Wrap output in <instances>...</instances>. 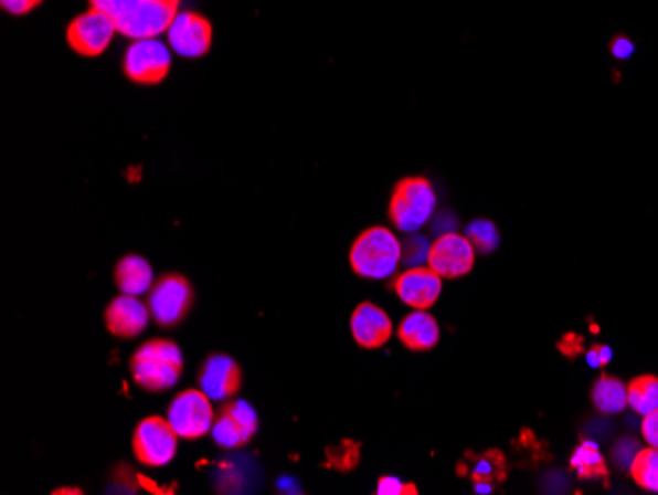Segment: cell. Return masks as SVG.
Returning a JSON list of instances; mask_svg holds the SVG:
<instances>
[{
    "mask_svg": "<svg viewBox=\"0 0 658 495\" xmlns=\"http://www.w3.org/2000/svg\"><path fill=\"white\" fill-rule=\"evenodd\" d=\"M595 409L604 414H619L627 409V387L617 377L604 376L595 381L592 389Z\"/></svg>",
    "mask_w": 658,
    "mask_h": 495,
    "instance_id": "19",
    "label": "cell"
},
{
    "mask_svg": "<svg viewBox=\"0 0 658 495\" xmlns=\"http://www.w3.org/2000/svg\"><path fill=\"white\" fill-rule=\"evenodd\" d=\"M633 46L632 42L627 40V38H617L615 42L612 44V52L615 57H619V60H627V57H632Z\"/></svg>",
    "mask_w": 658,
    "mask_h": 495,
    "instance_id": "31",
    "label": "cell"
},
{
    "mask_svg": "<svg viewBox=\"0 0 658 495\" xmlns=\"http://www.w3.org/2000/svg\"><path fill=\"white\" fill-rule=\"evenodd\" d=\"M193 304V288L185 276L168 273L148 291V308L158 326L174 328L188 316Z\"/></svg>",
    "mask_w": 658,
    "mask_h": 495,
    "instance_id": "5",
    "label": "cell"
},
{
    "mask_svg": "<svg viewBox=\"0 0 658 495\" xmlns=\"http://www.w3.org/2000/svg\"><path fill=\"white\" fill-rule=\"evenodd\" d=\"M351 334L361 348H383L393 336V320L373 303H361L351 316Z\"/></svg>",
    "mask_w": 658,
    "mask_h": 495,
    "instance_id": "16",
    "label": "cell"
},
{
    "mask_svg": "<svg viewBox=\"0 0 658 495\" xmlns=\"http://www.w3.org/2000/svg\"><path fill=\"white\" fill-rule=\"evenodd\" d=\"M432 243L424 235H411L403 241V263L404 268H412V266H422L428 263L431 257Z\"/></svg>",
    "mask_w": 658,
    "mask_h": 495,
    "instance_id": "24",
    "label": "cell"
},
{
    "mask_svg": "<svg viewBox=\"0 0 658 495\" xmlns=\"http://www.w3.org/2000/svg\"><path fill=\"white\" fill-rule=\"evenodd\" d=\"M258 429L255 409L247 401H229L215 417L211 436L221 449H238L255 436Z\"/></svg>",
    "mask_w": 658,
    "mask_h": 495,
    "instance_id": "10",
    "label": "cell"
},
{
    "mask_svg": "<svg viewBox=\"0 0 658 495\" xmlns=\"http://www.w3.org/2000/svg\"><path fill=\"white\" fill-rule=\"evenodd\" d=\"M150 318L152 314L148 304L140 303L138 296L130 294H120L105 308V326L115 338H137L147 330Z\"/></svg>",
    "mask_w": 658,
    "mask_h": 495,
    "instance_id": "15",
    "label": "cell"
},
{
    "mask_svg": "<svg viewBox=\"0 0 658 495\" xmlns=\"http://www.w3.org/2000/svg\"><path fill=\"white\" fill-rule=\"evenodd\" d=\"M401 257L403 243L383 225L363 231L349 251L353 273L371 281H383L393 275L396 266L401 265Z\"/></svg>",
    "mask_w": 658,
    "mask_h": 495,
    "instance_id": "3",
    "label": "cell"
},
{
    "mask_svg": "<svg viewBox=\"0 0 658 495\" xmlns=\"http://www.w3.org/2000/svg\"><path fill=\"white\" fill-rule=\"evenodd\" d=\"M613 351L612 348H607V346H594V348L587 351V366L590 367H604L612 361Z\"/></svg>",
    "mask_w": 658,
    "mask_h": 495,
    "instance_id": "30",
    "label": "cell"
},
{
    "mask_svg": "<svg viewBox=\"0 0 658 495\" xmlns=\"http://www.w3.org/2000/svg\"><path fill=\"white\" fill-rule=\"evenodd\" d=\"M55 494H82L79 489H57Z\"/></svg>",
    "mask_w": 658,
    "mask_h": 495,
    "instance_id": "33",
    "label": "cell"
},
{
    "mask_svg": "<svg viewBox=\"0 0 658 495\" xmlns=\"http://www.w3.org/2000/svg\"><path fill=\"white\" fill-rule=\"evenodd\" d=\"M115 283L119 286L120 294L140 296L155 285V271L147 259L127 255L115 266Z\"/></svg>",
    "mask_w": 658,
    "mask_h": 495,
    "instance_id": "18",
    "label": "cell"
},
{
    "mask_svg": "<svg viewBox=\"0 0 658 495\" xmlns=\"http://www.w3.org/2000/svg\"><path fill=\"white\" fill-rule=\"evenodd\" d=\"M117 32V24L109 14L92 9L72 20L67 28V44L79 55L97 57L110 46Z\"/></svg>",
    "mask_w": 658,
    "mask_h": 495,
    "instance_id": "9",
    "label": "cell"
},
{
    "mask_svg": "<svg viewBox=\"0 0 658 495\" xmlns=\"http://www.w3.org/2000/svg\"><path fill=\"white\" fill-rule=\"evenodd\" d=\"M476 265V249L466 235L444 233L432 243L428 266L442 278H461L469 275Z\"/></svg>",
    "mask_w": 658,
    "mask_h": 495,
    "instance_id": "11",
    "label": "cell"
},
{
    "mask_svg": "<svg viewBox=\"0 0 658 495\" xmlns=\"http://www.w3.org/2000/svg\"><path fill=\"white\" fill-rule=\"evenodd\" d=\"M178 432L164 417H147L138 422L132 436L135 459L148 468L170 464L178 450Z\"/></svg>",
    "mask_w": 658,
    "mask_h": 495,
    "instance_id": "6",
    "label": "cell"
},
{
    "mask_svg": "<svg viewBox=\"0 0 658 495\" xmlns=\"http://www.w3.org/2000/svg\"><path fill=\"white\" fill-rule=\"evenodd\" d=\"M198 383L211 401H227L241 391L243 373L237 361L223 354H213L203 361Z\"/></svg>",
    "mask_w": 658,
    "mask_h": 495,
    "instance_id": "14",
    "label": "cell"
},
{
    "mask_svg": "<svg viewBox=\"0 0 658 495\" xmlns=\"http://www.w3.org/2000/svg\"><path fill=\"white\" fill-rule=\"evenodd\" d=\"M394 293L414 310H428L438 303L442 294V276L431 266H412L393 281Z\"/></svg>",
    "mask_w": 658,
    "mask_h": 495,
    "instance_id": "13",
    "label": "cell"
},
{
    "mask_svg": "<svg viewBox=\"0 0 658 495\" xmlns=\"http://www.w3.org/2000/svg\"><path fill=\"white\" fill-rule=\"evenodd\" d=\"M627 401L635 413L645 417L658 409V377H635L627 387Z\"/></svg>",
    "mask_w": 658,
    "mask_h": 495,
    "instance_id": "20",
    "label": "cell"
},
{
    "mask_svg": "<svg viewBox=\"0 0 658 495\" xmlns=\"http://www.w3.org/2000/svg\"><path fill=\"white\" fill-rule=\"evenodd\" d=\"M640 432H643V439L647 441V444L658 449V409L652 413L645 414L643 424H640Z\"/></svg>",
    "mask_w": 658,
    "mask_h": 495,
    "instance_id": "28",
    "label": "cell"
},
{
    "mask_svg": "<svg viewBox=\"0 0 658 495\" xmlns=\"http://www.w3.org/2000/svg\"><path fill=\"white\" fill-rule=\"evenodd\" d=\"M92 9L109 14L123 36L158 38L178 17L180 0H92Z\"/></svg>",
    "mask_w": 658,
    "mask_h": 495,
    "instance_id": "1",
    "label": "cell"
},
{
    "mask_svg": "<svg viewBox=\"0 0 658 495\" xmlns=\"http://www.w3.org/2000/svg\"><path fill=\"white\" fill-rule=\"evenodd\" d=\"M477 494H491V484L489 482H477Z\"/></svg>",
    "mask_w": 658,
    "mask_h": 495,
    "instance_id": "32",
    "label": "cell"
},
{
    "mask_svg": "<svg viewBox=\"0 0 658 495\" xmlns=\"http://www.w3.org/2000/svg\"><path fill=\"white\" fill-rule=\"evenodd\" d=\"M166 419L174 426L180 439L198 441L213 429L215 411L210 397L202 389H185L172 399Z\"/></svg>",
    "mask_w": 658,
    "mask_h": 495,
    "instance_id": "7",
    "label": "cell"
},
{
    "mask_svg": "<svg viewBox=\"0 0 658 495\" xmlns=\"http://www.w3.org/2000/svg\"><path fill=\"white\" fill-rule=\"evenodd\" d=\"M40 2H44V0H0L2 9L7 10L12 17H24L28 12L36 9Z\"/></svg>",
    "mask_w": 658,
    "mask_h": 495,
    "instance_id": "29",
    "label": "cell"
},
{
    "mask_svg": "<svg viewBox=\"0 0 658 495\" xmlns=\"http://www.w3.org/2000/svg\"><path fill=\"white\" fill-rule=\"evenodd\" d=\"M396 336L412 351H428L434 346H438V322L426 310H414L408 316H404Z\"/></svg>",
    "mask_w": 658,
    "mask_h": 495,
    "instance_id": "17",
    "label": "cell"
},
{
    "mask_svg": "<svg viewBox=\"0 0 658 495\" xmlns=\"http://www.w3.org/2000/svg\"><path fill=\"white\" fill-rule=\"evenodd\" d=\"M499 464H503V456H497V460H489L487 456L477 462L476 470H474V477L476 482H489L491 477L499 476Z\"/></svg>",
    "mask_w": 658,
    "mask_h": 495,
    "instance_id": "26",
    "label": "cell"
},
{
    "mask_svg": "<svg viewBox=\"0 0 658 495\" xmlns=\"http://www.w3.org/2000/svg\"><path fill=\"white\" fill-rule=\"evenodd\" d=\"M438 206L436 190L431 180L422 176H408L394 186L389 202V220L404 233H416L431 221Z\"/></svg>",
    "mask_w": 658,
    "mask_h": 495,
    "instance_id": "4",
    "label": "cell"
},
{
    "mask_svg": "<svg viewBox=\"0 0 658 495\" xmlns=\"http://www.w3.org/2000/svg\"><path fill=\"white\" fill-rule=\"evenodd\" d=\"M376 494L379 495H399V494H414V487L404 486L399 477L384 476L379 480L376 486Z\"/></svg>",
    "mask_w": 658,
    "mask_h": 495,
    "instance_id": "27",
    "label": "cell"
},
{
    "mask_svg": "<svg viewBox=\"0 0 658 495\" xmlns=\"http://www.w3.org/2000/svg\"><path fill=\"white\" fill-rule=\"evenodd\" d=\"M570 466L576 470V474L580 477H602L607 476V466H605L604 456L599 452L597 442L585 441L584 444H580L572 459H570Z\"/></svg>",
    "mask_w": 658,
    "mask_h": 495,
    "instance_id": "21",
    "label": "cell"
},
{
    "mask_svg": "<svg viewBox=\"0 0 658 495\" xmlns=\"http://www.w3.org/2000/svg\"><path fill=\"white\" fill-rule=\"evenodd\" d=\"M166 36L176 54L182 57H202L210 52L213 28L202 14L178 12Z\"/></svg>",
    "mask_w": 658,
    "mask_h": 495,
    "instance_id": "12",
    "label": "cell"
},
{
    "mask_svg": "<svg viewBox=\"0 0 658 495\" xmlns=\"http://www.w3.org/2000/svg\"><path fill=\"white\" fill-rule=\"evenodd\" d=\"M128 369L140 389L160 393L180 381L182 349L172 339H148L132 354Z\"/></svg>",
    "mask_w": 658,
    "mask_h": 495,
    "instance_id": "2",
    "label": "cell"
},
{
    "mask_svg": "<svg viewBox=\"0 0 658 495\" xmlns=\"http://www.w3.org/2000/svg\"><path fill=\"white\" fill-rule=\"evenodd\" d=\"M632 476L643 489L658 494V449L640 450L637 459L633 460Z\"/></svg>",
    "mask_w": 658,
    "mask_h": 495,
    "instance_id": "22",
    "label": "cell"
},
{
    "mask_svg": "<svg viewBox=\"0 0 658 495\" xmlns=\"http://www.w3.org/2000/svg\"><path fill=\"white\" fill-rule=\"evenodd\" d=\"M640 444L639 442L635 441V439H622V441L615 444V449H613V460H615V464L623 470L632 468L633 460L637 459V454L640 452Z\"/></svg>",
    "mask_w": 658,
    "mask_h": 495,
    "instance_id": "25",
    "label": "cell"
},
{
    "mask_svg": "<svg viewBox=\"0 0 658 495\" xmlns=\"http://www.w3.org/2000/svg\"><path fill=\"white\" fill-rule=\"evenodd\" d=\"M172 67V54L158 38H138L127 48L123 70L130 82L156 85L164 82Z\"/></svg>",
    "mask_w": 658,
    "mask_h": 495,
    "instance_id": "8",
    "label": "cell"
},
{
    "mask_svg": "<svg viewBox=\"0 0 658 495\" xmlns=\"http://www.w3.org/2000/svg\"><path fill=\"white\" fill-rule=\"evenodd\" d=\"M466 238L479 253H494L499 247V231L495 228L494 221L474 220L466 228Z\"/></svg>",
    "mask_w": 658,
    "mask_h": 495,
    "instance_id": "23",
    "label": "cell"
}]
</instances>
